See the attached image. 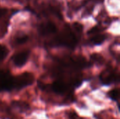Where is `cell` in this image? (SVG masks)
I'll list each match as a JSON object with an SVG mask.
<instances>
[{
	"mask_svg": "<svg viewBox=\"0 0 120 119\" xmlns=\"http://www.w3.org/2000/svg\"><path fill=\"white\" fill-rule=\"evenodd\" d=\"M6 13V10L4 8H0V16Z\"/></svg>",
	"mask_w": 120,
	"mask_h": 119,
	"instance_id": "cell-16",
	"label": "cell"
},
{
	"mask_svg": "<svg viewBox=\"0 0 120 119\" xmlns=\"http://www.w3.org/2000/svg\"><path fill=\"white\" fill-rule=\"evenodd\" d=\"M70 85L67 83L66 82L62 81V80H58L53 82L50 87V89L59 95H65L68 93L70 92ZM70 95V94H69Z\"/></svg>",
	"mask_w": 120,
	"mask_h": 119,
	"instance_id": "cell-3",
	"label": "cell"
},
{
	"mask_svg": "<svg viewBox=\"0 0 120 119\" xmlns=\"http://www.w3.org/2000/svg\"><path fill=\"white\" fill-rule=\"evenodd\" d=\"M101 81L103 85L108 86L112 83L119 81V75L114 72L108 71L107 72H103L101 75Z\"/></svg>",
	"mask_w": 120,
	"mask_h": 119,
	"instance_id": "cell-4",
	"label": "cell"
},
{
	"mask_svg": "<svg viewBox=\"0 0 120 119\" xmlns=\"http://www.w3.org/2000/svg\"><path fill=\"white\" fill-rule=\"evenodd\" d=\"M8 54V50L7 48L4 46L0 45V61L4 60Z\"/></svg>",
	"mask_w": 120,
	"mask_h": 119,
	"instance_id": "cell-10",
	"label": "cell"
},
{
	"mask_svg": "<svg viewBox=\"0 0 120 119\" xmlns=\"http://www.w3.org/2000/svg\"><path fill=\"white\" fill-rule=\"evenodd\" d=\"M74 26H75V29H76L77 31H79V32H81V31H82V26L80 24L76 22V23L74 24Z\"/></svg>",
	"mask_w": 120,
	"mask_h": 119,
	"instance_id": "cell-14",
	"label": "cell"
},
{
	"mask_svg": "<svg viewBox=\"0 0 120 119\" xmlns=\"http://www.w3.org/2000/svg\"><path fill=\"white\" fill-rule=\"evenodd\" d=\"M34 75L32 73L25 72L13 77V90H20L33 83Z\"/></svg>",
	"mask_w": 120,
	"mask_h": 119,
	"instance_id": "cell-2",
	"label": "cell"
},
{
	"mask_svg": "<svg viewBox=\"0 0 120 119\" xmlns=\"http://www.w3.org/2000/svg\"><path fill=\"white\" fill-rule=\"evenodd\" d=\"M0 113H2L3 114H8L10 113L9 108L5 104L1 102H0Z\"/></svg>",
	"mask_w": 120,
	"mask_h": 119,
	"instance_id": "cell-11",
	"label": "cell"
},
{
	"mask_svg": "<svg viewBox=\"0 0 120 119\" xmlns=\"http://www.w3.org/2000/svg\"><path fill=\"white\" fill-rule=\"evenodd\" d=\"M55 42L56 45L64 46L73 48L77 43V39L75 34L70 29H66L55 39Z\"/></svg>",
	"mask_w": 120,
	"mask_h": 119,
	"instance_id": "cell-1",
	"label": "cell"
},
{
	"mask_svg": "<svg viewBox=\"0 0 120 119\" xmlns=\"http://www.w3.org/2000/svg\"><path fill=\"white\" fill-rule=\"evenodd\" d=\"M39 31L42 35H47L56 32L57 28L53 22H49L41 25L39 27Z\"/></svg>",
	"mask_w": 120,
	"mask_h": 119,
	"instance_id": "cell-6",
	"label": "cell"
},
{
	"mask_svg": "<svg viewBox=\"0 0 120 119\" xmlns=\"http://www.w3.org/2000/svg\"><path fill=\"white\" fill-rule=\"evenodd\" d=\"M11 106L17 109L20 112H25L30 109V106L27 103L22 101H13L11 103Z\"/></svg>",
	"mask_w": 120,
	"mask_h": 119,
	"instance_id": "cell-7",
	"label": "cell"
},
{
	"mask_svg": "<svg viewBox=\"0 0 120 119\" xmlns=\"http://www.w3.org/2000/svg\"><path fill=\"white\" fill-rule=\"evenodd\" d=\"M106 39V36L104 34H98L94 36L91 41L94 45H101Z\"/></svg>",
	"mask_w": 120,
	"mask_h": 119,
	"instance_id": "cell-8",
	"label": "cell"
},
{
	"mask_svg": "<svg viewBox=\"0 0 120 119\" xmlns=\"http://www.w3.org/2000/svg\"><path fill=\"white\" fill-rule=\"evenodd\" d=\"M29 55H30V52L28 50H25V51H22V52L17 53L16 55L13 56V58L14 65L18 67L23 66L26 63L29 58Z\"/></svg>",
	"mask_w": 120,
	"mask_h": 119,
	"instance_id": "cell-5",
	"label": "cell"
},
{
	"mask_svg": "<svg viewBox=\"0 0 120 119\" xmlns=\"http://www.w3.org/2000/svg\"><path fill=\"white\" fill-rule=\"evenodd\" d=\"M27 40H28V36H26V35L22 36H20V37L17 38L16 43L18 44H22V43H25Z\"/></svg>",
	"mask_w": 120,
	"mask_h": 119,
	"instance_id": "cell-12",
	"label": "cell"
},
{
	"mask_svg": "<svg viewBox=\"0 0 120 119\" xmlns=\"http://www.w3.org/2000/svg\"><path fill=\"white\" fill-rule=\"evenodd\" d=\"M100 29H98V27H94V28H92L89 32V34H95V33H96V32H98V31H99Z\"/></svg>",
	"mask_w": 120,
	"mask_h": 119,
	"instance_id": "cell-13",
	"label": "cell"
},
{
	"mask_svg": "<svg viewBox=\"0 0 120 119\" xmlns=\"http://www.w3.org/2000/svg\"><path fill=\"white\" fill-rule=\"evenodd\" d=\"M108 96L113 101H117L120 97V90L117 88L112 89L108 93Z\"/></svg>",
	"mask_w": 120,
	"mask_h": 119,
	"instance_id": "cell-9",
	"label": "cell"
},
{
	"mask_svg": "<svg viewBox=\"0 0 120 119\" xmlns=\"http://www.w3.org/2000/svg\"><path fill=\"white\" fill-rule=\"evenodd\" d=\"M77 117V114H76L75 112H70V114H69V118H70V119H76Z\"/></svg>",
	"mask_w": 120,
	"mask_h": 119,
	"instance_id": "cell-15",
	"label": "cell"
}]
</instances>
